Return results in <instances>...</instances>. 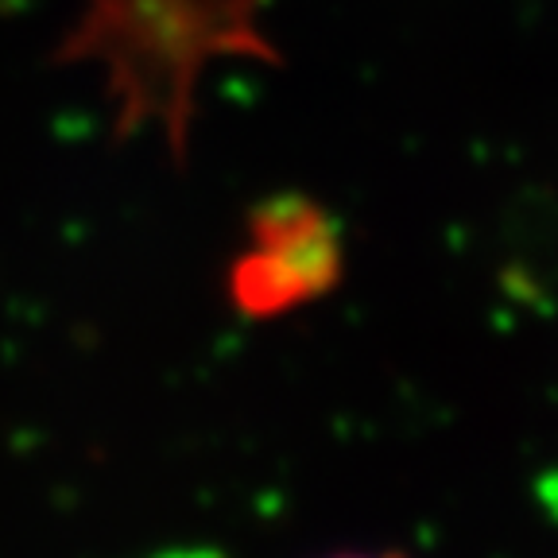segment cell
I'll return each mask as SVG.
<instances>
[{
    "instance_id": "2",
    "label": "cell",
    "mask_w": 558,
    "mask_h": 558,
    "mask_svg": "<svg viewBox=\"0 0 558 558\" xmlns=\"http://www.w3.org/2000/svg\"><path fill=\"white\" fill-rule=\"evenodd\" d=\"M345 558H373V555H345ZM384 558H392V555H384Z\"/></svg>"
},
{
    "instance_id": "1",
    "label": "cell",
    "mask_w": 558,
    "mask_h": 558,
    "mask_svg": "<svg viewBox=\"0 0 558 558\" xmlns=\"http://www.w3.org/2000/svg\"><path fill=\"white\" fill-rule=\"evenodd\" d=\"M338 248L326 221L306 206H271L253 229L248 253L233 268V291L244 311H283L330 283Z\"/></svg>"
}]
</instances>
